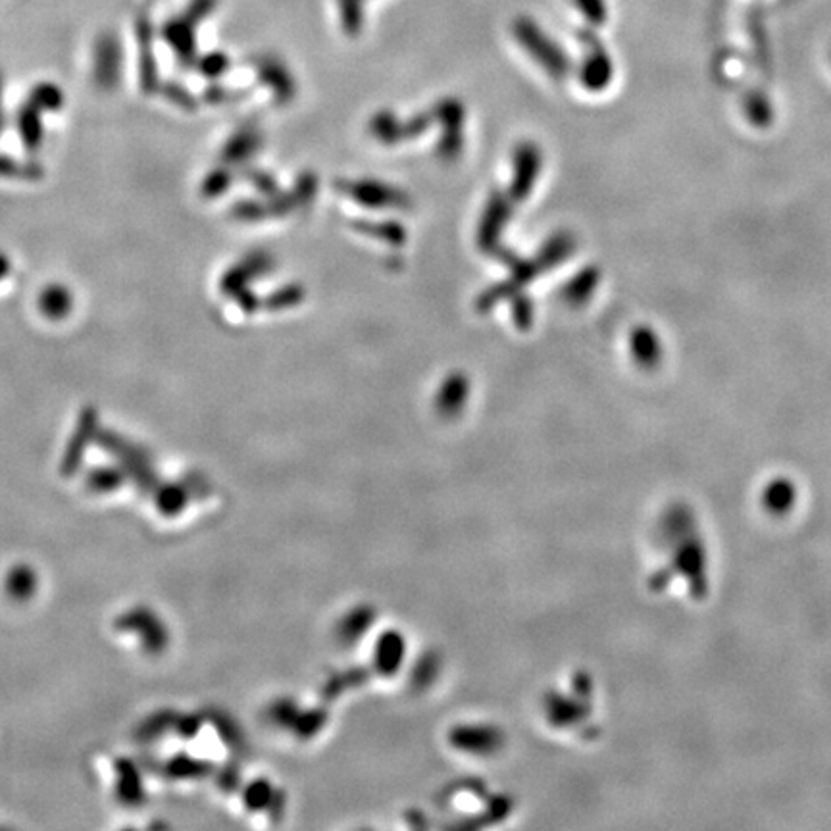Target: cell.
Listing matches in <instances>:
<instances>
[{
  "instance_id": "obj_22",
  "label": "cell",
  "mask_w": 831,
  "mask_h": 831,
  "mask_svg": "<svg viewBox=\"0 0 831 831\" xmlns=\"http://www.w3.org/2000/svg\"><path fill=\"white\" fill-rule=\"evenodd\" d=\"M227 68V60L222 54H212L201 62L202 74L210 77H218Z\"/></svg>"
},
{
  "instance_id": "obj_26",
  "label": "cell",
  "mask_w": 831,
  "mask_h": 831,
  "mask_svg": "<svg viewBox=\"0 0 831 831\" xmlns=\"http://www.w3.org/2000/svg\"><path fill=\"white\" fill-rule=\"evenodd\" d=\"M2 76H0V135L4 131V108H2Z\"/></svg>"
},
{
  "instance_id": "obj_18",
  "label": "cell",
  "mask_w": 831,
  "mask_h": 831,
  "mask_svg": "<svg viewBox=\"0 0 831 831\" xmlns=\"http://www.w3.org/2000/svg\"><path fill=\"white\" fill-rule=\"evenodd\" d=\"M593 285H595V277L587 276V274L583 272V274L576 277L572 283H568V285L564 287V297H566L568 301H572V303L583 301V299H585V295H589V291H591V287H593Z\"/></svg>"
},
{
  "instance_id": "obj_10",
  "label": "cell",
  "mask_w": 831,
  "mask_h": 831,
  "mask_svg": "<svg viewBox=\"0 0 831 831\" xmlns=\"http://www.w3.org/2000/svg\"><path fill=\"white\" fill-rule=\"evenodd\" d=\"M260 145H262L260 135L254 129H251V127H245V129L237 131L227 141L226 147L222 151V158H224V162L229 164V166L231 164H241V162L249 160L252 154L260 149Z\"/></svg>"
},
{
  "instance_id": "obj_24",
  "label": "cell",
  "mask_w": 831,
  "mask_h": 831,
  "mask_svg": "<svg viewBox=\"0 0 831 831\" xmlns=\"http://www.w3.org/2000/svg\"><path fill=\"white\" fill-rule=\"evenodd\" d=\"M251 179L254 183H256V187H258L262 193H266V195H270V193H274V191H276L272 177L266 176V174H251Z\"/></svg>"
},
{
  "instance_id": "obj_17",
  "label": "cell",
  "mask_w": 831,
  "mask_h": 831,
  "mask_svg": "<svg viewBox=\"0 0 831 831\" xmlns=\"http://www.w3.org/2000/svg\"><path fill=\"white\" fill-rule=\"evenodd\" d=\"M341 14H343V26L353 35L358 33L362 26V6L360 0H339Z\"/></svg>"
},
{
  "instance_id": "obj_11",
  "label": "cell",
  "mask_w": 831,
  "mask_h": 831,
  "mask_svg": "<svg viewBox=\"0 0 831 831\" xmlns=\"http://www.w3.org/2000/svg\"><path fill=\"white\" fill-rule=\"evenodd\" d=\"M510 210H506V201L503 197H495V201L489 204L483 224H481V231H479V245L481 249H493L491 245L497 243L499 233H501V226L506 222Z\"/></svg>"
},
{
  "instance_id": "obj_19",
  "label": "cell",
  "mask_w": 831,
  "mask_h": 831,
  "mask_svg": "<svg viewBox=\"0 0 831 831\" xmlns=\"http://www.w3.org/2000/svg\"><path fill=\"white\" fill-rule=\"evenodd\" d=\"M164 97L172 104H176L177 108L187 110V112H193L195 106H197V102L191 97V93L187 89H183L181 85H177V83H170V85L164 87Z\"/></svg>"
},
{
  "instance_id": "obj_25",
  "label": "cell",
  "mask_w": 831,
  "mask_h": 831,
  "mask_svg": "<svg viewBox=\"0 0 831 831\" xmlns=\"http://www.w3.org/2000/svg\"><path fill=\"white\" fill-rule=\"evenodd\" d=\"M10 270H12V264H10L8 256L0 252V281L10 274Z\"/></svg>"
},
{
  "instance_id": "obj_21",
  "label": "cell",
  "mask_w": 831,
  "mask_h": 831,
  "mask_svg": "<svg viewBox=\"0 0 831 831\" xmlns=\"http://www.w3.org/2000/svg\"><path fill=\"white\" fill-rule=\"evenodd\" d=\"M262 212H264L262 204L252 201L239 202V204H235V208H233L235 218H237V220H245V222H252V220H260V218H264V216H262Z\"/></svg>"
},
{
  "instance_id": "obj_9",
  "label": "cell",
  "mask_w": 831,
  "mask_h": 831,
  "mask_svg": "<svg viewBox=\"0 0 831 831\" xmlns=\"http://www.w3.org/2000/svg\"><path fill=\"white\" fill-rule=\"evenodd\" d=\"M16 126H18L24 149L27 152L39 151L43 145V137H45V129L41 124V110L35 108L29 101L22 104L16 114Z\"/></svg>"
},
{
  "instance_id": "obj_1",
  "label": "cell",
  "mask_w": 831,
  "mask_h": 831,
  "mask_svg": "<svg viewBox=\"0 0 831 831\" xmlns=\"http://www.w3.org/2000/svg\"><path fill=\"white\" fill-rule=\"evenodd\" d=\"M656 558L649 587L662 597L703 603L710 597L712 566L705 531L683 503L664 506L655 531Z\"/></svg>"
},
{
  "instance_id": "obj_7",
  "label": "cell",
  "mask_w": 831,
  "mask_h": 831,
  "mask_svg": "<svg viewBox=\"0 0 831 831\" xmlns=\"http://www.w3.org/2000/svg\"><path fill=\"white\" fill-rule=\"evenodd\" d=\"M541 156L533 145H522L516 151V177L512 185V197L524 199L533 187L535 177L539 176Z\"/></svg>"
},
{
  "instance_id": "obj_15",
  "label": "cell",
  "mask_w": 831,
  "mask_h": 831,
  "mask_svg": "<svg viewBox=\"0 0 831 831\" xmlns=\"http://www.w3.org/2000/svg\"><path fill=\"white\" fill-rule=\"evenodd\" d=\"M166 39L172 43L174 51L179 54V58L183 60H191L193 52H195V43H193V33L191 29L185 24H172L166 31Z\"/></svg>"
},
{
  "instance_id": "obj_16",
  "label": "cell",
  "mask_w": 831,
  "mask_h": 831,
  "mask_svg": "<svg viewBox=\"0 0 831 831\" xmlns=\"http://www.w3.org/2000/svg\"><path fill=\"white\" fill-rule=\"evenodd\" d=\"M231 172L227 168L212 170L202 181L201 193L204 199H214L224 195L231 185Z\"/></svg>"
},
{
  "instance_id": "obj_4",
  "label": "cell",
  "mask_w": 831,
  "mask_h": 831,
  "mask_svg": "<svg viewBox=\"0 0 831 831\" xmlns=\"http://www.w3.org/2000/svg\"><path fill=\"white\" fill-rule=\"evenodd\" d=\"M122 52L114 37H102L95 56V81L101 89H112L120 81Z\"/></svg>"
},
{
  "instance_id": "obj_20",
  "label": "cell",
  "mask_w": 831,
  "mask_h": 831,
  "mask_svg": "<svg viewBox=\"0 0 831 831\" xmlns=\"http://www.w3.org/2000/svg\"><path fill=\"white\" fill-rule=\"evenodd\" d=\"M303 299V291L299 289V287H285V289H281L277 295L274 297H270L266 304H268V308H272V310H277V308H285V306H293L295 303H299Z\"/></svg>"
},
{
  "instance_id": "obj_23",
  "label": "cell",
  "mask_w": 831,
  "mask_h": 831,
  "mask_svg": "<svg viewBox=\"0 0 831 831\" xmlns=\"http://www.w3.org/2000/svg\"><path fill=\"white\" fill-rule=\"evenodd\" d=\"M514 308H516V310H514V318H516L518 328L528 329L529 324H531V318H533L531 303H529L528 299L524 297V299H518V301H516Z\"/></svg>"
},
{
  "instance_id": "obj_14",
  "label": "cell",
  "mask_w": 831,
  "mask_h": 831,
  "mask_svg": "<svg viewBox=\"0 0 831 831\" xmlns=\"http://www.w3.org/2000/svg\"><path fill=\"white\" fill-rule=\"evenodd\" d=\"M260 77H264V81L274 87V91H277L276 95L281 101L291 99V95H293L291 91H295V87L287 76V72L279 64H274V62L260 64Z\"/></svg>"
},
{
  "instance_id": "obj_3",
  "label": "cell",
  "mask_w": 831,
  "mask_h": 831,
  "mask_svg": "<svg viewBox=\"0 0 831 831\" xmlns=\"http://www.w3.org/2000/svg\"><path fill=\"white\" fill-rule=\"evenodd\" d=\"M274 260L266 254V252H252L247 258H243L237 266L229 268L226 276L222 279V291L226 295H239L241 291L247 289V285L251 283L252 279L258 276H264L272 270Z\"/></svg>"
},
{
  "instance_id": "obj_8",
  "label": "cell",
  "mask_w": 831,
  "mask_h": 831,
  "mask_svg": "<svg viewBox=\"0 0 831 831\" xmlns=\"http://www.w3.org/2000/svg\"><path fill=\"white\" fill-rule=\"evenodd\" d=\"M37 306L39 312L49 318L52 322L64 320L70 316L72 308H74V295L66 285L60 283H52L49 287H45L37 299Z\"/></svg>"
},
{
  "instance_id": "obj_5",
  "label": "cell",
  "mask_w": 831,
  "mask_h": 831,
  "mask_svg": "<svg viewBox=\"0 0 831 831\" xmlns=\"http://www.w3.org/2000/svg\"><path fill=\"white\" fill-rule=\"evenodd\" d=\"M799 501L797 487L791 479L774 478L760 489V504L770 516H787Z\"/></svg>"
},
{
  "instance_id": "obj_13",
  "label": "cell",
  "mask_w": 831,
  "mask_h": 831,
  "mask_svg": "<svg viewBox=\"0 0 831 831\" xmlns=\"http://www.w3.org/2000/svg\"><path fill=\"white\" fill-rule=\"evenodd\" d=\"M41 112H58L64 106V93L54 83H39L29 91V99Z\"/></svg>"
},
{
  "instance_id": "obj_6",
  "label": "cell",
  "mask_w": 831,
  "mask_h": 831,
  "mask_svg": "<svg viewBox=\"0 0 831 831\" xmlns=\"http://www.w3.org/2000/svg\"><path fill=\"white\" fill-rule=\"evenodd\" d=\"M345 193H349L353 199L364 204V206H372V208H383V206H404L406 199L403 193L381 185V183H374V181H360V183H351L343 187Z\"/></svg>"
},
{
  "instance_id": "obj_12",
  "label": "cell",
  "mask_w": 831,
  "mask_h": 831,
  "mask_svg": "<svg viewBox=\"0 0 831 831\" xmlns=\"http://www.w3.org/2000/svg\"><path fill=\"white\" fill-rule=\"evenodd\" d=\"M45 176L41 164L31 160H20L8 154H0V177L4 179H20V181H37Z\"/></svg>"
},
{
  "instance_id": "obj_2",
  "label": "cell",
  "mask_w": 831,
  "mask_h": 831,
  "mask_svg": "<svg viewBox=\"0 0 831 831\" xmlns=\"http://www.w3.org/2000/svg\"><path fill=\"white\" fill-rule=\"evenodd\" d=\"M514 35L518 43L541 64L549 74L564 76L568 70V60L553 41L535 26L528 18H520L514 24Z\"/></svg>"
}]
</instances>
